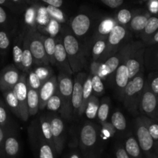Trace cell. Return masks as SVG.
Wrapping results in <instances>:
<instances>
[{
  "label": "cell",
  "mask_w": 158,
  "mask_h": 158,
  "mask_svg": "<svg viewBox=\"0 0 158 158\" xmlns=\"http://www.w3.org/2000/svg\"><path fill=\"white\" fill-rule=\"evenodd\" d=\"M86 76L84 73H79L76 77L73 83V91L72 97V106L74 114H78L81 107L82 99H83V83L86 80Z\"/></svg>",
  "instance_id": "cell-14"
},
{
  "label": "cell",
  "mask_w": 158,
  "mask_h": 158,
  "mask_svg": "<svg viewBox=\"0 0 158 158\" xmlns=\"http://www.w3.org/2000/svg\"><path fill=\"white\" fill-rule=\"evenodd\" d=\"M70 27L75 36L83 37L91 27L90 16L86 13L78 14L71 21Z\"/></svg>",
  "instance_id": "cell-16"
},
{
  "label": "cell",
  "mask_w": 158,
  "mask_h": 158,
  "mask_svg": "<svg viewBox=\"0 0 158 158\" xmlns=\"http://www.w3.org/2000/svg\"><path fill=\"white\" fill-rule=\"evenodd\" d=\"M60 23H59V22L51 19L49 24H48L46 27L42 29L40 31H39V32H41L43 31V32L48 34V36H51L54 38V37L58 34V32H60Z\"/></svg>",
  "instance_id": "cell-45"
},
{
  "label": "cell",
  "mask_w": 158,
  "mask_h": 158,
  "mask_svg": "<svg viewBox=\"0 0 158 158\" xmlns=\"http://www.w3.org/2000/svg\"><path fill=\"white\" fill-rule=\"evenodd\" d=\"M99 107H100V101L98 97L93 95L88 101L84 114L88 119L94 120L97 117Z\"/></svg>",
  "instance_id": "cell-34"
},
{
  "label": "cell",
  "mask_w": 158,
  "mask_h": 158,
  "mask_svg": "<svg viewBox=\"0 0 158 158\" xmlns=\"http://www.w3.org/2000/svg\"><path fill=\"white\" fill-rule=\"evenodd\" d=\"M63 43L73 72V73H79L85 66L86 61L83 50L78 40L70 32H66L63 37Z\"/></svg>",
  "instance_id": "cell-3"
},
{
  "label": "cell",
  "mask_w": 158,
  "mask_h": 158,
  "mask_svg": "<svg viewBox=\"0 0 158 158\" xmlns=\"http://www.w3.org/2000/svg\"><path fill=\"white\" fill-rule=\"evenodd\" d=\"M57 89H58V80L56 76L54 75L48 81L43 83L39 92L40 110H43L46 108L47 102L57 92Z\"/></svg>",
  "instance_id": "cell-15"
},
{
  "label": "cell",
  "mask_w": 158,
  "mask_h": 158,
  "mask_svg": "<svg viewBox=\"0 0 158 158\" xmlns=\"http://www.w3.org/2000/svg\"><path fill=\"white\" fill-rule=\"evenodd\" d=\"M14 94L18 100L20 106L21 120L23 121H27L29 117L27 105L28 86H27V74L21 73L19 81L18 82L13 89Z\"/></svg>",
  "instance_id": "cell-11"
},
{
  "label": "cell",
  "mask_w": 158,
  "mask_h": 158,
  "mask_svg": "<svg viewBox=\"0 0 158 158\" xmlns=\"http://www.w3.org/2000/svg\"><path fill=\"white\" fill-rule=\"evenodd\" d=\"M148 12H138V11L134 12L133 19L129 24L130 29L131 31L136 33H142L148 19L151 17Z\"/></svg>",
  "instance_id": "cell-22"
},
{
  "label": "cell",
  "mask_w": 158,
  "mask_h": 158,
  "mask_svg": "<svg viewBox=\"0 0 158 158\" xmlns=\"http://www.w3.org/2000/svg\"><path fill=\"white\" fill-rule=\"evenodd\" d=\"M93 95H94V90H93L92 85V76L89 75L87 76L84 83H83V99H82L81 107L79 110V116H82L83 114H84L88 101Z\"/></svg>",
  "instance_id": "cell-26"
},
{
  "label": "cell",
  "mask_w": 158,
  "mask_h": 158,
  "mask_svg": "<svg viewBox=\"0 0 158 158\" xmlns=\"http://www.w3.org/2000/svg\"><path fill=\"white\" fill-rule=\"evenodd\" d=\"M23 60H22V71L24 73L28 74L32 70V66L33 64V58H32V52L29 49V36L26 34L25 35L24 41H23Z\"/></svg>",
  "instance_id": "cell-23"
},
{
  "label": "cell",
  "mask_w": 158,
  "mask_h": 158,
  "mask_svg": "<svg viewBox=\"0 0 158 158\" xmlns=\"http://www.w3.org/2000/svg\"><path fill=\"white\" fill-rule=\"evenodd\" d=\"M124 148L131 158H143V152L136 137L133 136L128 137L125 141Z\"/></svg>",
  "instance_id": "cell-27"
},
{
  "label": "cell",
  "mask_w": 158,
  "mask_h": 158,
  "mask_svg": "<svg viewBox=\"0 0 158 158\" xmlns=\"http://www.w3.org/2000/svg\"><path fill=\"white\" fill-rule=\"evenodd\" d=\"M101 127H102V134L106 138H110V137H112L115 135L116 132H117V130L114 128V127L113 126V124L109 122H104V123H101Z\"/></svg>",
  "instance_id": "cell-47"
},
{
  "label": "cell",
  "mask_w": 158,
  "mask_h": 158,
  "mask_svg": "<svg viewBox=\"0 0 158 158\" xmlns=\"http://www.w3.org/2000/svg\"><path fill=\"white\" fill-rule=\"evenodd\" d=\"M144 86V78L143 73H141L133 78L124 89L122 98L123 105L127 110L134 115L138 113Z\"/></svg>",
  "instance_id": "cell-2"
},
{
  "label": "cell",
  "mask_w": 158,
  "mask_h": 158,
  "mask_svg": "<svg viewBox=\"0 0 158 158\" xmlns=\"http://www.w3.org/2000/svg\"><path fill=\"white\" fill-rule=\"evenodd\" d=\"M143 42L130 41L119 50L122 61L127 65L131 80L143 73L146 47Z\"/></svg>",
  "instance_id": "cell-1"
},
{
  "label": "cell",
  "mask_w": 158,
  "mask_h": 158,
  "mask_svg": "<svg viewBox=\"0 0 158 158\" xmlns=\"http://www.w3.org/2000/svg\"><path fill=\"white\" fill-rule=\"evenodd\" d=\"M46 7L48 14H49V17H50L51 19L59 22L60 23H64V22L66 21L65 15L61 9H59V8H55L49 6H46Z\"/></svg>",
  "instance_id": "cell-46"
},
{
  "label": "cell",
  "mask_w": 158,
  "mask_h": 158,
  "mask_svg": "<svg viewBox=\"0 0 158 158\" xmlns=\"http://www.w3.org/2000/svg\"><path fill=\"white\" fill-rule=\"evenodd\" d=\"M158 31V17L157 16H151L148 19V23L145 26L144 29L140 34L142 42L143 43H147L153 35Z\"/></svg>",
  "instance_id": "cell-28"
},
{
  "label": "cell",
  "mask_w": 158,
  "mask_h": 158,
  "mask_svg": "<svg viewBox=\"0 0 158 158\" xmlns=\"http://www.w3.org/2000/svg\"><path fill=\"white\" fill-rule=\"evenodd\" d=\"M55 60L56 66L59 67V69L68 75L73 74L72 69H71L70 64H69V59H68L67 54H66V49L63 46V41L60 40H56V46L55 52Z\"/></svg>",
  "instance_id": "cell-18"
},
{
  "label": "cell",
  "mask_w": 158,
  "mask_h": 158,
  "mask_svg": "<svg viewBox=\"0 0 158 158\" xmlns=\"http://www.w3.org/2000/svg\"><path fill=\"white\" fill-rule=\"evenodd\" d=\"M91 76H92V85L94 95L96 96V97L103 95L105 93V87L104 84L103 83V80H101V78L98 75Z\"/></svg>",
  "instance_id": "cell-44"
},
{
  "label": "cell",
  "mask_w": 158,
  "mask_h": 158,
  "mask_svg": "<svg viewBox=\"0 0 158 158\" xmlns=\"http://www.w3.org/2000/svg\"><path fill=\"white\" fill-rule=\"evenodd\" d=\"M158 43V31L152 36V38L149 40L147 43H145V46H151V45Z\"/></svg>",
  "instance_id": "cell-56"
},
{
  "label": "cell",
  "mask_w": 158,
  "mask_h": 158,
  "mask_svg": "<svg viewBox=\"0 0 158 158\" xmlns=\"http://www.w3.org/2000/svg\"><path fill=\"white\" fill-rule=\"evenodd\" d=\"M33 71L41 80L43 84L48 81L52 76H54L53 70L49 66H35V69H33Z\"/></svg>",
  "instance_id": "cell-39"
},
{
  "label": "cell",
  "mask_w": 158,
  "mask_h": 158,
  "mask_svg": "<svg viewBox=\"0 0 158 158\" xmlns=\"http://www.w3.org/2000/svg\"><path fill=\"white\" fill-rule=\"evenodd\" d=\"M37 8V17H36V23H37V30L40 31L42 29L46 27L49 24L51 18L48 14L46 7L44 6H39L36 5Z\"/></svg>",
  "instance_id": "cell-33"
},
{
  "label": "cell",
  "mask_w": 158,
  "mask_h": 158,
  "mask_svg": "<svg viewBox=\"0 0 158 158\" xmlns=\"http://www.w3.org/2000/svg\"><path fill=\"white\" fill-rule=\"evenodd\" d=\"M141 119L143 123L148 128L150 134L154 139V140H158V123L156 120L150 118V117L141 116Z\"/></svg>",
  "instance_id": "cell-42"
},
{
  "label": "cell",
  "mask_w": 158,
  "mask_h": 158,
  "mask_svg": "<svg viewBox=\"0 0 158 158\" xmlns=\"http://www.w3.org/2000/svg\"><path fill=\"white\" fill-rule=\"evenodd\" d=\"M157 60H158V51H157Z\"/></svg>",
  "instance_id": "cell-58"
},
{
  "label": "cell",
  "mask_w": 158,
  "mask_h": 158,
  "mask_svg": "<svg viewBox=\"0 0 158 158\" xmlns=\"http://www.w3.org/2000/svg\"><path fill=\"white\" fill-rule=\"evenodd\" d=\"M40 127L42 134H43V137L55 150V145H54L52 131H51L50 121H49L48 116L43 115L40 117Z\"/></svg>",
  "instance_id": "cell-31"
},
{
  "label": "cell",
  "mask_w": 158,
  "mask_h": 158,
  "mask_svg": "<svg viewBox=\"0 0 158 158\" xmlns=\"http://www.w3.org/2000/svg\"><path fill=\"white\" fill-rule=\"evenodd\" d=\"M27 86L32 89H35V90L38 91V92H40V89L43 86V83L40 80V78L37 77L33 69H32L27 74Z\"/></svg>",
  "instance_id": "cell-43"
},
{
  "label": "cell",
  "mask_w": 158,
  "mask_h": 158,
  "mask_svg": "<svg viewBox=\"0 0 158 158\" xmlns=\"http://www.w3.org/2000/svg\"><path fill=\"white\" fill-rule=\"evenodd\" d=\"M42 40H43V45H44L45 51L49 59V63L52 65H56L55 60V52H56V40L55 38L48 35H42Z\"/></svg>",
  "instance_id": "cell-30"
},
{
  "label": "cell",
  "mask_w": 158,
  "mask_h": 158,
  "mask_svg": "<svg viewBox=\"0 0 158 158\" xmlns=\"http://www.w3.org/2000/svg\"><path fill=\"white\" fill-rule=\"evenodd\" d=\"M139 110L140 112L143 113L148 117L158 121V98L152 91L150 89L148 86L145 84L140 100Z\"/></svg>",
  "instance_id": "cell-10"
},
{
  "label": "cell",
  "mask_w": 158,
  "mask_h": 158,
  "mask_svg": "<svg viewBox=\"0 0 158 158\" xmlns=\"http://www.w3.org/2000/svg\"><path fill=\"white\" fill-rule=\"evenodd\" d=\"M128 35L129 31L126 26L119 24L116 25L107 38L106 50L98 61L103 63L110 57L117 54L127 43L125 41L128 38Z\"/></svg>",
  "instance_id": "cell-5"
},
{
  "label": "cell",
  "mask_w": 158,
  "mask_h": 158,
  "mask_svg": "<svg viewBox=\"0 0 158 158\" xmlns=\"http://www.w3.org/2000/svg\"><path fill=\"white\" fill-rule=\"evenodd\" d=\"M10 46V39L7 32L0 30V50L6 52Z\"/></svg>",
  "instance_id": "cell-48"
},
{
  "label": "cell",
  "mask_w": 158,
  "mask_h": 158,
  "mask_svg": "<svg viewBox=\"0 0 158 158\" xmlns=\"http://www.w3.org/2000/svg\"><path fill=\"white\" fill-rule=\"evenodd\" d=\"M0 127L4 129L5 131L12 127L9 114L8 112V106L2 100L1 97H0Z\"/></svg>",
  "instance_id": "cell-35"
},
{
  "label": "cell",
  "mask_w": 158,
  "mask_h": 158,
  "mask_svg": "<svg viewBox=\"0 0 158 158\" xmlns=\"http://www.w3.org/2000/svg\"><path fill=\"white\" fill-rule=\"evenodd\" d=\"M50 121L51 131H52V138H53L55 151L56 154H61L65 146V128L63 119L58 116H48Z\"/></svg>",
  "instance_id": "cell-12"
},
{
  "label": "cell",
  "mask_w": 158,
  "mask_h": 158,
  "mask_svg": "<svg viewBox=\"0 0 158 158\" xmlns=\"http://www.w3.org/2000/svg\"><path fill=\"white\" fill-rule=\"evenodd\" d=\"M122 61L121 55L120 52L110 57L103 63H101L98 71V76L102 80H105L108 78L113 73L116 72L117 68L120 65Z\"/></svg>",
  "instance_id": "cell-19"
},
{
  "label": "cell",
  "mask_w": 158,
  "mask_h": 158,
  "mask_svg": "<svg viewBox=\"0 0 158 158\" xmlns=\"http://www.w3.org/2000/svg\"><path fill=\"white\" fill-rule=\"evenodd\" d=\"M46 109L49 111H52V112L60 111L61 113L62 110H63V100L60 97V94H59L58 89H57V92L47 102Z\"/></svg>",
  "instance_id": "cell-38"
},
{
  "label": "cell",
  "mask_w": 158,
  "mask_h": 158,
  "mask_svg": "<svg viewBox=\"0 0 158 158\" xmlns=\"http://www.w3.org/2000/svg\"><path fill=\"white\" fill-rule=\"evenodd\" d=\"M2 95L4 97V100L6 101L8 108L12 111V114L16 116L18 118L21 119V114H20V106L18 100L14 94L13 89L3 91Z\"/></svg>",
  "instance_id": "cell-24"
},
{
  "label": "cell",
  "mask_w": 158,
  "mask_h": 158,
  "mask_svg": "<svg viewBox=\"0 0 158 158\" xmlns=\"http://www.w3.org/2000/svg\"><path fill=\"white\" fill-rule=\"evenodd\" d=\"M58 80V92L60 94L63 100V110L61 115L63 118L69 119L73 114L72 106L73 91V83L70 76L67 73L60 71L57 77Z\"/></svg>",
  "instance_id": "cell-4"
},
{
  "label": "cell",
  "mask_w": 158,
  "mask_h": 158,
  "mask_svg": "<svg viewBox=\"0 0 158 158\" xmlns=\"http://www.w3.org/2000/svg\"><path fill=\"white\" fill-rule=\"evenodd\" d=\"M5 140H6V131L0 127V158H6Z\"/></svg>",
  "instance_id": "cell-49"
},
{
  "label": "cell",
  "mask_w": 158,
  "mask_h": 158,
  "mask_svg": "<svg viewBox=\"0 0 158 158\" xmlns=\"http://www.w3.org/2000/svg\"><path fill=\"white\" fill-rule=\"evenodd\" d=\"M130 81L131 79H130L129 69L127 65L123 61H121V63L115 72V80H114L116 87L118 91V95L121 99L123 98L125 88Z\"/></svg>",
  "instance_id": "cell-20"
},
{
  "label": "cell",
  "mask_w": 158,
  "mask_h": 158,
  "mask_svg": "<svg viewBox=\"0 0 158 158\" xmlns=\"http://www.w3.org/2000/svg\"><path fill=\"white\" fill-rule=\"evenodd\" d=\"M42 2L46 4V6H52L55 8H61L63 6V2L62 0H42Z\"/></svg>",
  "instance_id": "cell-53"
},
{
  "label": "cell",
  "mask_w": 158,
  "mask_h": 158,
  "mask_svg": "<svg viewBox=\"0 0 158 158\" xmlns=\"http://www.w3.org/2000/svg\"><path fill=\"white\" fill-rule=\"evenodd\" d=\"M26 31L24 34H21L17 37L14 43L13 48H12V56H13V61L15 66L19 69L22 70V60H23V41H24L25 35Z\"/></svg>",
  "instance_id": "cell-25"
},
{
  "label": "cell",
  "mask_w": 158,
  "mask_h": 158,
  "mask_svg": "<svg viewBox=\"0 0 158 158\" xmlns=\"http://www.w3.org/2000/svg\"><path fill=\"white\" fill-rule=\"evenodd\" d=\"M115 19L112 17H105L97 25L94 35V41L107 39L110 33L117 25Z\"/></svg>",
  "instance_id": "cell-21"
},
{
  "label": "cell",
  "mask_w": 158,
  "mask_h": 158,
  "mask_svg": "<svg viewBox=\"0 0 158 158\" xmlns=\"http://www.w3.org/2000/svg\"><path fill=\"white\" fill-rule=\"evenodd\" d=\"M111 123L117 131L123 132L127 129V120L120 111H116L111 116Z\"/></svg>",
  "instance_id": "cell-36"
},
{
  "label": "cell",
  "mask_w": 158,
  "mask_h": 158,
  "mask_svg": "<svg viewBox=\"0 0 158 158\" xmlns=\"http://www.w3.org/2000/svg\"><path fill=\"white\" fill-rule=\"evenodd\" d=\"M8 21L6 12L2 6H0V24H6Z\"/></svg>",
  "instance_id": "cell-54"
},
{
  "label": "cell",
  "mask_w": 158,
  "mask_h": 158,
  "mask_svg": "<svg viewBox=\"0 0 158 158\" xmlns=\"http://www.w3.org/2000/svg\"><path fill=\"white\" fill-rule=\"evenodd\" d=\"M106 41H107V39L98 40L94 42V44L92 48L93 62L98 61L100 57L104 53L106 48Z\"/></svg>",
  "instance_id": "cell-37"
},
{
  "label": "cell",
  "mask_w": 158,
  "mask_h": 158,
  "mask_svg": "<svg viewBox=\"0 0 158 158\" xmlns=\"http://www.w3.org/2000/svg\"><path fill=\"white\" fill-rule=\"evenodd\" d=\"M98 140L97 127L92 123L86 122L80 132V144L86 158H95L94 153Z\"/></svg>",
  "instance_id": "cell-8"
},
{
  "label": "cell",
  "mask_w": 158,
  "mask_h": 158,
  "mask_svg": "<svg viewBox=\"0 0 158 158\" xmlns=\"http://www.w3.org/2000/svg\"><path fill=\"white\" fill-rule=\"evenodd\" d=\"M123 2V0H101V3L111 9H117L121 6Z\"/></svg>",
  "instance_id": "cell-50"
},
{
  "label": "cell",
  "mask_w": 158,
  "mask_h": 158,
  "mask_svg": "<svg viewBox=\"0 0 158 158\" xmlns=\"http://www.w3.org/2000/svg\"><path fill=\"white\" fill-rule=\"evenodd\" d=\"M27 105L29 116H34L40 110V96L38 91L28 86Z\"/></svg>",
  "instance_id": "cell-29"
},
{
  "label": "cell",
  "mask_w": 158,
  "mask_h": 158,
  "mask_svg": "<svg viewBox=\"0 0 158 158\" xmlns=\"http://www.w3.org/2000/svg\"><path fill=\"white\" fill-rule=\"evenodd\" d=\"M148 8L151 12H157L158 11V2H150Z\"/></svg>",
  "instance_id": "cell-55"
},
{
  "label": "cell",
  "mask_w": 158,
  "mask_h": 158,
  "mask_svg": "<svg viewBox=\"0 0 158 158\" xmlns=\"http://www.w3.org/2000/svg\"><path fill=\"white\" fill-rule=\"evenodd\" d=\"M29 135L32 148L37 151L38 158H55L56 154L54 148L43 137L40 123H32L29 128Z\"/></svg>",
  "instance_id": "cell-7"
},
{
  "label": "cell",
  "mask_w": 158,
  "mask_h": 158,
  "mask_svg": "<svg viewBox=\"0 0 158 158\" xmlns=\"http://www.w3.org/2000/svg\"><path fill=\"white\" fill-rule=\"evenodd\" d=\"M134 12H131L130 9H123L119 11L116 15L115 20L117 24L121 26H126L127 24H130L131 19H133Z\"/></svg>",
  "instance_id": "cell-41"
},
{
  "label": "cell",
  "mask_w": 158,
  "mask_h": 158,
  "mask_svg": "<svg viewBox=\"0 0 158 158\" xmlns=\"http://www.w3.org/2000/svg\"><path fill=\"white\" fill-rule=\"evenodd\" d=\"M147 85L156 96H158V77H154L150 80L149 82L147 83Z\"/></svg>",
  "instance_id": "cell-51"
},
{
  "label": "cell",
  "mask_w": 158,
  "mask_h": 158,
  "mask_svg": "<svg viewBox=\"0 0 158 158\" xmlns=\"http://www.w3.org/2000/svg\"><path fill=\"white\" fill-rule=\"evenodd\" d=\"M115 157L116 158H131L125 151L124 147L121 146V145H117L116 147Z\"/></svg>",
  "instance_id": "cell-52"
},
{
  "label": "cell",
  "mask_w": 158,
  "mask_h": 158,
  "mask_svg": "<svg viewBox=\"0 0 158 158\" xmlns=\"http://www.w3.org/2000/svg\"><path fill=\"white\" fill-rule=\"evenodd\" d=\"M20 144L15 130L12 127L6 131L5 155L6 158H17L19 154Z\"/></svg>",
  "instance_id": "cell-17"
},
{
  "label": "cell",
  "mask_w": 158,
  "mask_h": 158,
  "mask_svg": "<svg viewBox=\"0 0 158 158\" xmlns=\"http://www.w3.org/2000/svg\"><path fill=\"white\" fill-rule=\"evenodd\" d=\"M37 8L36 5H32L25 10L24 23L27 29H37L36 23Z\"/></svg>",
  "instance_id": "cell-32"
},
{
  "label": "cell",
  "mask_w": 158,
  "mask_h": 158,
  "mask_svg": "<svg viewBox=\"0 0 158 158\" xmlns=\"http://www.w3.org/2000/svg\"><path fill=\"white\" fill-rule=\"evenodd\" d=\"M110 106V102L109 98L106 97V98L103 99L101 103H100V107H99L98 114H97V117L100 123L106 122V120L109 117Z\"/></svg>",
  "instance_id": "cell-40"
},
{
  "label": "cell",
  "mask_w": 158,
  "mask_h": 158,
  "mask_svg": "<svg viewBox=\"0 0 158 158\" xmlns=\"http://www.w3.org/2000/svg\"><path fill=\"white\" fill-rule=\"evenodd\" d=\"M69 158H81V157H80V155L77 152H73L69 155Z\"/></svg>",
  "instance_id": "cell-57"
},
{
  "label": "cell",
  "mask_w": 158,
  "mask_h": 158,
  "mask_svg": "<svg viewBox=\"0 0 158 158\" xmlns=\"http://www.w3.org/2000/svg\"><path fill=\"white\" fill-rule=\"evenodd\" d=\"M26 34L29 36V49L33 58V64L36 66H49V59L45 51L42 35L37 29H27Z\"/></svg>",
  "instance_id": "cell-6"
},
{
  "label": "cell",
  "mask_w": 158,
  "mask_h": 158,
  "mask_svg": "<svg viewBox=\"0 0 158 158\" xmlns=\"http://www.w3.org/2000/svg\"><path fill=\"white\" fill-rule=\"evenodd\" d=\"M136 138L138 141L140 148L146 158H157L153 152L154 139L150 134L148 128L143 123L141 117H138L135 120Z\"/></svg>",
  "instance_id": "cell-9"
},
{
  "label": "cell",
  "mask_w": 158,
  "mask_h": 158,
  "mask_svg": "<svg viewBox=\"0 0 158 158\" xmlns=\"http://www.w3.org/2000/svg\"><path fill=\"white\" fill-rule=\"evenodd\" d=\"M21 73L19 69L14 65H9L0 72V90L2 92L13 89L19 81Z\"/></svg>",
  "instance_id": "cell-13"
}]
</instances>
